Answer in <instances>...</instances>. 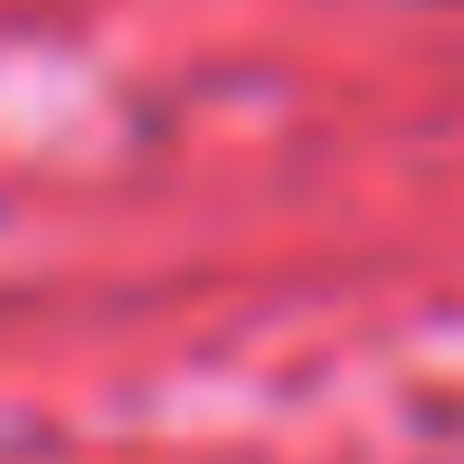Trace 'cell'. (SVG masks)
<instances>
[]
</instances>
